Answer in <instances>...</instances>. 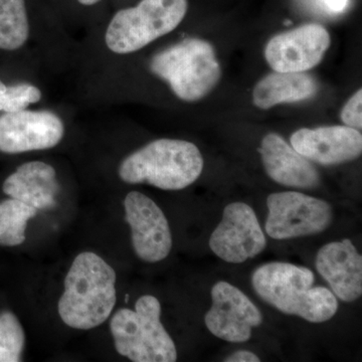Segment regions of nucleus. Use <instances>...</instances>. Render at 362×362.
Here are the masks:
<instances>
[{
	"label": "nucleus",
	"mask_w": 362,
	"mask_h": 362,
	"mask_svg": "<svg viewBox=\"0 0 362 362\" xmlns=\"http://www.w3.org/2000/svg\"><path fill=\"white\" fill-rule=\"evenodd\" d=\"M314 280L308 268L273 262L254 272L252 284L264 301L282 313L323 323L337 314L338 302L327 288L313 287Z\"/></svg>",
	"instance_id": "obj_2"
},
{
	"label": "nucleus",
	"mask_w": 362,
	"mask_h": 362,
	"mask_svg": "<svg viewBox=\"0 0 362 362\" xmlns=\"http://www.w3.org/2000/svg\"><path fill=\"white\" fill-rule=\"evenodd\" d=\"M37 214L35 207L11 197L0 202V245L16 247L23 244L28 221Z\"/></svg>",
	"instance_id": "obj_19"
},
{
	"label": "nucleus",
	"mask_w": 362,
	"mask_h": 362,
	"mask_svg": "<svg viewBox=\"0 0 362 362\" xmlns=\"http://www.w3.org/2000/svg\"><path fill=\"white\" fill-rule=\"evenodd\" d=\"M267 240L254 209L244 202H233L223 209V218L211 233L209 247L230 264H242L261 254Z\"/></svg>",
	"instance_id": "obj_8"
},
{
	"label": "nucleus",
	"mask_w": 362,
	"mask_h": 362,
	"mask_svg": "<svg viewBox=\"0 0 362 362\" xmlns=\"http://www.w3.org/2000/svg\"><path fill=\"white\" fill-rule=\"evenodd\" d=\"M116 300L115 270L95 252H81L66 274L59 315L69 327L93 329L110 317Z\"/></svg>",
	"instance_id": "obj_1"
},
{
	"label": "nucleus",
	"mask_w": 362,
	"mask_h": 362,
	"mask_svg": "<svg viewBox=\"0 0 362 362\" xmlns=\"http://www.w3.org/2000/svg\"><path fill=\"white\" fill-rule=\"evenodd\" d=\"M319 8L329 14L341 13L349 6V0H313Z\"/></svg>",
	"instance_id": "obj_23"
},
{
	"label": "nucleus",
	"mask_w": 362,
	"mask_h": 362,
	"mask_svg": "<svg viewBox=\"0 0 362 362\" xmlns=\"http://www.w3.org/2000/svg\"><path fill=\"white\" fill-rule=\"evenodd\" d=\"M211 309L204 317L207 329L214 337L233 343L251 339L252 328L263 323V316L239 288L221 281L211 289Z\"/></svg>",
	"instance_id": "obj_9"
},
{
	"label": "nucleus",
	"mask_w": 362,
	"mask_h": 362,
	"mask_svg": "<svg viewBox=\"0 0 362 362\" xmlns=\"http://www.w3.org/2000/svg\"><path fill=\"white\" fill-rule=\"evenodd\" d=\"M4 194L39 209L57 206L59 192L57 173L49 164L42 161L23 163L8 176L2 185Z\"/></svg>",
	"instance_id": "obj_16"
},
{
	"label": "nucleus",
	"mask_w": 362,
	"mask_h": 362,
	"mask_svg": "<svg viewBox=\"0 0 362 362\" xmlns=\"http://www.w3.org/2000/svg\"><path fill=\"white\" fill-rule=\"evenodd\" d=\"M187 0H141L112 18L105 40L110 51L131 54L175 30L187 13Z\"/></svg>",
	"instance_id": "obj_6"
},
{
	"label": "nucleus",
	"mask_w": 362,
	"mask_h": 362,
	"mask_svg": "<svg viewBox=\"0 0 362 362\" xmlns=\"http://www.w3.org/2000/svg\"><path fill=\"white\" fill-rule=\"evenodd\" d=\"M269 214L265 230L274 240H289L315 235L332 223L328 202L301 192H276L267 199Z\"/></svg>",
	"instance_id": "obj_7"
},
{
	"label": "nucleus",
	"mask_w": 362,
	"mask_h": 362,
	"mask_svg": "<svg viewBox=\"0 0 362 362\" xmlns=\"http://www.w3.org/2000/svg\"><path fill=\"white\" fill-rule=\"evenodd\" d=\"M204 157L194 143L158 139L126 157L119 176L129 185L148 183L163 190H180L199 180Z\"/></svg>",
	"instance_id": "obj_3"
},
{
	"label": "nucleus",
	"mask_w": 362,
	"mask_h": 362,
	"mask_svg": "<svg viewBox=\"0 0 362 362\" xmlns=\"http://www.w3.org/2000/svg\"><path fill=\"white\" fill-rule=\"evenodd\" d=\"M42 99L39 88L30 84L4 85L0 81V111L13 113L25 110L30 104L37 103Z\"/></svg>",
	"instance_id": "obj_21"
},
{
	"label": "nucleus",
	"mask_w": 362,
	"mask_h": 362,
	"mask_svg": "<svg viewBox=\"0 0 362 362\" xmlns=\"http://www.w3.org/2000/svg\"><path fill=\"white\" fill-rule=\"evenodd\" d=\"M64 134L63 121L49 111L25 109L0 117V151L4 153L54 148Z\"/></svg>",
	"instance_id": "obj_12"
},
{
	"label": "nucleus",
	"mask_w": 362,
	"mask_h": 362,
	"mask_svg": "<svg viewBox=\"0 0 362 362\" xmlns=\"http://www.w3.org/2000/svg\"><path fill=\"white\" fill-rule=\"evenodd\" d=\"M262 161L267 175L279 185L296 188L318 187L320 176L306 157L276 133H269L261 143Z\"/></svg>",
	"instance_id": "obj_15"
},
{
	"label": "nucleus",
	"mask_w": 362,
	"mask_h": 362,
	"mask_svg": "<svg viewBox=\"0 0 362 362\" xmlns=\"http://www.w3.org/2000/svg\"><path fill=\"white\" fill-rule=\"evenodd\" d=\"M30 35L25 0H0V49L14 51Z\"/></svg>",
	"instance_id": "obj_18"
},
{
	"label": "nucleus",
	"mask_w": 362,
	"mask_h": 362,
	"mask_svg": "<svg viewBox=\"0 0 362 362\" xmlns=\"http://www.w3.org/2000/svg\"><path fill=\"white\" fill-rule=\"evenodd\" d=\"M78 1L81 4H84V6H94V4H98L101 0H78Z\"/></svg>",
	"instance_id": "obj_25"
},
{
	"label": "nucleus",
	"mask_w": 362,
	"mask_h": 362,
	"mask_svg": "<svg viewBox=\"0 0 362 362\" xmlns=\"http://www.w3.org/2000/svg\"><path fill=\"white\" fill-rule=\"evenodd\" d=\"M315 264L335 296L344 302H354L361 297L362 257L351 240L325 245L317 252Z\"/></svg>",
	"instance_id": "obj_14"
},
{
	"label": "nucleus",
	"mask_w": 362,
	"mask_h": 362,
	"mask_svg": "<svg viewBox=\"0 0 362 362\" xmlns=\"http://www.w3.org/2000/svg\"><path fill=\"white\" fill-rule=\"evenodd\" d=\"M25 334L13 312L0 313V362H18L25 349Z\"/></svg>",
	"instance_id": "obj_20"
},
{
	"label": "nucleus",
	"mask_w": 362,
	"mask_h": 362,
	"mask_svg": "<svg viewBox=\"0 0 362 362\" xmlns=\"http://www.w3.org/2000/svg\"><path fill=\"white\" fill-rule=\"evenodd\" d=\"M318 84L309 74L274 71L262 78L252 90V102L262 110L283 103H296L315 96Z\"/></svg>",
	"instance_id": "obj_17"
},
{
	"label": "nucleus",
	"mask_w": 362,
	"mask_h": 362,
	"mask_svg": "<svg viewBox=\"0 0 362 362\" xmlns=\"http://www.w3.org/2000/svg\"><path fill=\"white\" fill-rule=\"evenodd\" d=\"M160 315V302L152 295L140 297L135 310L115 312L110 330L117 352L133 362L176 361L177 350Z\"/></svg>",
	"instance_id": "obj_4"
},
{
	"label": "nucleus",
	"mask_w": 362,
	"mask_h": 362,
	"mask_svg": "<svg viewBox=\"0 0 362 362\" xmlns=\"http://www.w3.org/2000/svg\"><path fill=\"white\" fill-rule=\"evenodd\" d=\"M124 209L138 258L147 263L168 258L173 249V235L160 207L147 195L131 192L124 199Z\"/></svg>",
	"instance_id": "obj_10"
},
{
	"label": "nucleus",
	"mask_w": 362,
	"mask_h": 362,
	"mask_svg": "<svg viewBox=\"0 0 362 362\" xmlns=\"http://www.w3.org/2000/svg\"><path fill=\"white\" fill-rule=\"evenodd\" d=\"M330 44L325 28L309 23L272 37L266 45L265 58L275 71L302 73L322 61Z\"/></svg>",
	"instance_id": "obj_11"
},
{
	"label": "nucleus",
	"mask_w": 362,
	"mask_h": 362,
	"mask_svg": "<svg viewBox=\"0 0 362 362\" xmlns=\"http://www.w3.org/2000/svg\"><path fill=\"white\" fill-rule=\"evenodd\" d=\"M226 362H259L261 359L254 352L247 350H240L226 357Z\"/></svg>",
	"instance_id": "obj_24"
},
{
	"label": "nucleus",
	"mask_w": 362,
	"mask_h": 362,
	"mask_svg": "<svg viewBox=\"0 0 362 362\" xmlns=\"http://www.w3.org/2000/svg\"><path fill=\"white\" fill-rule=\"evenodd\" d=\"M150 70L168 82L176 96L197 102L207 96L221 78L213 45L201 39L183 40L154 56Z\"/></svg>",
	"instance_id": "obj_5"
},
{
	"label": "nucleus",
	"mask_w": 362,
	"mask_h": 362,
	"mask_svg": "<svg viewBox=\"0 0 362 362\" xmlns=\"http://www.w3.org/2000/svg\"><path fill=\"white\" fill-rule=\"evenodd\" d=\"M291 145L309 160L322 165H335L361 156L362 135L349 126L302 128L293 133Z\"/></svg>",
	"instance_id": "obj_13"
},
{
	"label": "nucleus",
	"mask_w": 362,
	"mask_h": 362,
	"mask_svg": "<svg viewBox=\"0 0 362 362\" xmlns=\"http://www.w3.org/2000/svg\"><path fill=\"white\" fill-rule=\"evenodd\" d=\"M362 90H356L347 103L343 107L341 112V120L345 125L354 128L356 130H361L362 128Z\"/></svg>",
	"instance_id": "obj_22"
}]
</instances>
